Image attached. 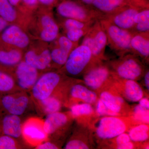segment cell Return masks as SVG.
I'll return each instance as SVG.
<instances>
[{
	"mask_svg": "<svg viewBox=\"0 0 149 149\" xmlns=\"http://www.w3.org/2000/svg\"><path fill=\"white\" fill-rule=\"evenodd\" d=\"M100 99L111 111L119 114L124 103L123 99L108 91H104L100 95Z\"/></svg>",
	"mask_w": 149,
	"mask_h": 149,
	"instance_id": "cell-22",
	"label": "cell"
},
{
	"mask_svg": "<svg viewBox=\"0 0 149 149\" xmlns=\"http://www.w3.org/2000/svg\"><path fill=\"white\" fill-rule=\"evenodd\" d=\"M92 59L90 48L83 45L77 46L71 51L68 58L64 64L65 70L71 75H78L88 69Z\"/></svg>",
	"mask_w": 149,
	"mask_h": 149,
	"instance_id": "cell-5",
	"label": "cell"
},
{
	"mask_svg": "<svg viewBox=\"0 0 149 149\" xmlns=\"http://www.w3.org/2000/svg\"><path fill=\"white\" fill-rule=\"evenodd\" d=\"M130 140L134 142H143L149 138V126L147 124H141L132 128L129 133Z\"/></svg>",
	"mask_w": 149,
	"mask_h": 149,
	"instance_id": "cell-23",
	"label": "cell"
},
{
	"mask_svg": "<svg viewBox=\"0 0 149 149\" xmlns=\"http://www.w3.org/2000/svg\"><path fill=\"white\" fill-rule=\"evenodd\" d=\"M111 74L107 67L100 63L95 64L87 69L84 76V83L91 89L97 90L108 79Z\"/></svg>",
	"mask_w": 149,
	"mask_h": 149,
	"instance_id": "cell-9",
	"label": "cell"
},
{
	"mask_svg": "<svg viewBox=\"0 0 149 149\" xmlns=\"http://www.w3.org/2000/svg\"><path fill=\"white\" fill-rule=\"evenodd\" d=\"M133 117L136 121L147 124L148 123L149 109L141 107L139 104L136 106L133 110Z\"/></svg>",
	"mask_w": 149,
	"mask_h": 149,
	"instance_id": "cell-31",
	"label": "cell"
},
{
	"mask_svg": "<svg viewBox=\"0 0 149 149\" xmlns=\"http://www.w3.org/2000/svg\"><path fill=\"white\" fill-rule=\"evenodd\" d=\"M143 8L130 4L105 15L103 18L108 19L118 27L130 31L134 25V18L136 14Z\"/></svg>",
	"mask_w": 149,
	"mask_h": 149,
	"instance_id": "cell-8",
	"label": "cell"
},
{
	"mask_svg": "<svg viewBox=\"0 0 149 149\" xmlns=\"http://www.w3.org/2000/svg\"><path fill=\"white\" fill-rule=\"evenodd\" d=\"M35 149H57L56 145L50 142H46L37 145Z\"/></svg>",
	"mask_w": 149,
	"mask_h": 149,
	"instance_id": "cell-38",
	"label": "cell"
},
{
	"mask_svg": "<svg viewBox=\"0 0 149 149\" xmlns=\"http://www.w3.org/2000/svg\"><path fill=\"white\" fill-rule=\"evenodd\" d=\"M96 110L98 114L101 116H118V113L111 111L109 109L104 103L99 99L97 102Z\"/></svg>",
	"mask_w": 149,
	"mask_h": 149,
	"instance_id": "cell-34",
	"label": "cell"
},
{
	"mask_svg": "<svg viewBox=\"0 0 149 149\" xmlns=\"http://www.w3.org/2000/svg\"><path fill=\"white\" fill-rule=\"evenodd\" d=\"M15 86L13 78L6 73L0 71V92L8 93Z\"/></svg>",
	"mask_w": 149,
	"mask_h": 149,
	"instance_id": "cell-29",
	"label": "cell"
},
{
	"mask_svg": "<svg viewBox=\"0 0 149 149\" xmlns=\"http://www.w3.org/2000/svg\"><path fill=\"white\" fill-rule=\"evenodd\" d=\"M95 22H85L74 19L67 18L64 21V27L66 31L72 29H83L91 27L95 23Z\"/></svg>",
	"mask_w": 149,
	"mask_h": 149,
	"instance_id": "cell-30",
	"label": "cell"
},
{
	"mask_svg": "<svg viewBox=\"0 0 149 149\" xmlns=\"http://www.w3.org/2000/svg\"><path fill=\"white\" fill-rule=\"evenodd\" d=\"M91 27L83 29H72L67 30L66 37L74 44H77L80 38L84 37L89 31Z\"/></svg>",
	"mask_w": 149,
	"mask_h": 149,
	"instance_id": "cell-32",
	"label": "cell"
},
{
	"mask_svg": "<svg viewBox=\"0 0 149 149\" xmlns=\"http://www.w3.org/2000/svg\"><path fill=\"white\" fill-rule=\"evenodd\" d=\"M149 22V8L141 10L134 18V25L138 23Z\"/></svg>",
	"mask_w": 149,
	"mask_h": 149,
	"instance_id": "cell-35",
	"label": "cell"
},
{
	"mask_svg": "<svg viewBox=\"0 0 149 149\" xmlns=\"http://www.w3.org/2000/svg\"><path fill=\"white\" fill-rule=\"evenodd\" d=\"M2 39L5 42L19 48L26 47L29 43L28 36L16 25L6 29L2 35Z\"/></svg>",
	"mask_w": 149,
	"mask_h": 149,
	"instance_id": "cell-12",
	"label": "cell"
},
{
	"mask_svg": "<svg viewBox=\"0 0 149 149\" xmlns=\"http://www.w3.org/2000/svg\"><path fill=\"white\" fill-rule=\"evenodd\" d=\"M130 4H131V0H95L90 7L100 13L104 17Z\"/></svg>",
	"mask_w": 149,
	"mask_h": 149,
	"instance_id": "cell-15",
	"label": "cell"
},
{
	"mask_svg": "<svg viewBox=\"0 0 149 149\" xmlns=\"http://www.w3.org/2000/svg\"><path fill=\"white\" fill-rule=\"evenodd\" d=\"M41 3L46 6H51L55 3L58 0H38Z\"/></svg>",
	"mask_w": 149,
	"mask_h": 149,
	"instance_id": "cell-41",
	"label": "cell"
},
{
	"mask_svg": "<svg viewBox=\"0 0 149 149\" xmlns=\"http://www.w3.org/2000/svg\"><path fill=\"white\" fill-rule=\"evenodd\" d=\"M116 75L125 80H136L143 75L144 66L134 55L126 54L112 63Z\"/></svg>",
	"mask_w": 149,
	"mask_h": 149,
	"instance_id": "cell-4",
	"label": "cell"
},
{
	"mask_svg": "<svg viewBox=\"0 0 149 149\" xmlns=\"http://www.w3.org/2000/svg\"><path fill=\"white\" fill-rule=\"evenodd\" d=\"M79 2H77L80 3L81 4L86 6L87 7H90L93 3L95 0H78Z\"/></svg>",
	"mask_w": 149,
	"mask_h": 149,
	"instance_id": "cell-42",
	"label": "cell"
},
{
	"mask_svg": "<svg viewBox=\"0 0 149 149\" xmlns=\"http://www.w3.org/2000/svg\"><path fill=\"white\" fill-rule=\"evenodd\" d=\"M144 80H145V85L148 91H149V71H147L145 74L144 77Z\"/></svg>",
	"mask_w": 149,
	"mask_h": 149,
	"instance_id": "cell-43",
	"label": "cell"
},
{
	"mask_svg": "<svg viewBox=\"0 0 149 149\" xmlns=\"http://www.w3.org/2000/svg\"><path fill=\"white\" fill-rule=\"evenodd\" d=\"M57 12L63 17L85 22L96 21L103 17L100 13L90 7L69 0L63 1L60 3L58 6Z\"/></svg>",
	"mask_w": 149,
	"mask_h": 149,
	"instance_id": "cell-3",
	"label": "cell"
},
{
	"mask_svg": "<svg viewBox=\"0 0 149 149\" xmlns=\"http://www.w3.org/2000/svg\"><path fill=\"white\" fill-rule=\"evenodd\" d=\"M131 53L148 61L149 32L133 34L130 41Z\"/></svg>",
	"mask_w": 149,
	"mask_h": 149,
	"instance_id": "cell-13",
	"label": "cell"
},
{
	"mask_svg": "<svg viewBox=\"0 0 149 149\" xmlns=\"http://www.w3.org/2000/svg\"><path fill=\"white\" fill-rule=\"evenodd\" d=\"M70 95L73 98L79 99L85 103L92 104L97 101V96L93 91L81 85L72 86L70 91Z\"/></svg>",
	"mask_w": 149,
	"mask_h": 149,
	"instance_id": "cell-21",
	"label": "cell"
},
{
	"mask_svg": "<svg viewBox=\"0 0 149 149\" xmlns=\"http://www.w3.org/2000/svg\"><path fill=\"white\" fill-rule=\"evenodd\" d=\"M116 139V142L117 145L126 143L130 142V136L127 133H123L117 136Z\"/></svg>",
	"mask_w": 149,
	"mask_h": 149,
	"instance_id": "cell-37",
	"label": "cell"
},
{
	"mask_svg": "<svg viewBox=\"0 0 149 149\" xmlns=\"http://www.w3.org/2000/svg\"><path fill=\"white\" fill-rule=\"evenodd\" d=\"M124 80L123 93L125 97L130 102H139L144 96L142 88L136 80Z\"/></svg>",
	"mask_w": 149,
	"mask_h": 149,
	"instance_id": "cell-20",
	"label": "cell"
},
{
	"mask_svg": "<svg viewBox=\"0 0 149 149\" xmlns=\"http://www.w3.org/2000/svg\"><path fill=\"white\" fill-rule=\"evenodd\" d=\"M70 113L74 117L88 115L93 113V109L91 104L87 103L75 104L70 108Z\"/></svg>",
	"mask_w": 149,
	"mask_h": 149,
	"instance_id": "cell-28",
	"label": "cell"
},
{
	"mask_svg": "<svg viewBox=\"0 0 149 149\" xmlns=\"http://www.w3.org/2000/svg\"><path fill=\"white\" fill-rule=\"evenodd\" d=\"M22 0H8L9 2L12 6H16Z\"/></svg>",
	"mask_w": 149,
	"mask_h": 149,
	"instance_id": "cell-46",
	"label": "cell"
},
{
	"mask_svg": "<svg viewBox=\"0 0 149 149\" xmlns=\"http://www.w3.org/2000/svg\"><path fill=\"white\" fill-rule=\"evenodd\" d=\"M88 145L83 141L77 139H74L68 141L65 146V149H89Z\"/></svg>",
	"mask_w": 149,
	"mask_h": 149,
	"instance_id": "cell-36",
	"label": "cell"
},
{
	"mask_svg": "<svg viewBox=\"0 0 149 149\" xmlns=\"http://www.w3.org/2000/svg\"><path fill=\"white\" fill-rule=\"evenodd\" d=\"M61 80L59 74L55 72H47L37 79L31 88L33 97L38 101L52 96Z\"/></svg>",
	"mask_w": 149,
	"mask_h": 149,
	"instance_id": "cell-6",
	"label": "cell"
},
{
	"mask_svg": "<svg viewBox=\"0 0 149 149\" xmlns=\"http://www.w3.org/2000/svg\"><path fill=\"white\" fill-rule=\"evenodd\" d=\"M16 74L19 87L24 90L31 89L38 78L37 70L25 61L18 64Z\"/></svg>",
	"mask_w": 149,
	"mask_h": 149,
	"instance_id": "cell-10",
	"label": "cell"
},
{
	"mask_svg": "<svg viewBox=\"0 0 149 149\" xmlns=\"http://www.w3.org/2000/svg\"><path fill=\"white\" fill-rule=\"evenodd\" d=\"M8 0H0V16L7 22H12L16 18L15 10Z\"/></svg>",
	"mask_w": 149,
	"mask_h": 149,
	"instance_id": "cell-25",
	"label": "cell"
},
{
	"mask_svg": "<svg viewBox=\"0 0 149 149\" xmlns=\"http://www.w3.org/2000/svg\"><path fill=\"white\" fill-rule=\"evenodd\" d=\"M100 22L106 34L107 44L118 55L122 56L131 53L130 41L133 34L103 18Z\"/></svg>",
	"mask_w": 149,
	"mask_h": 149,
	"instance_id": "cell-1",
	"label": "cell"
},
{
	"mask_svg": "<svg viewBox=\"0 0 149 149\" xmlns=\"http://www.w3.org/2000/svg\"><path fill=\"white\" fill-rule=\"evenodd\" d=\"M26 5L33 6L37 4L38 0H22Z\"/></svg>",
	"mask_w": 149,
	"mask_h": 149,
	"instance_id": "cell-44",
	"label": "cell"
},
{
	"mask_svg": "<svg viewBox=\"0 0 149 149\" xmlns=\"http://www.w3.org/2000/svg\"><path fill=\"white\" fill-rule=\"evenodd\" d=\"M70 52L66 49L58 46V48L54 49L51 53L52 60L56 64L63 65L65 64Z\"/></svg>",
	"mask_w": 149,
	"mask_h": 149,
	"instance_id": "cell-27",
	"label": "cell"
},
{
	"mask_svg": "<svg viewBox=\"0 0 149 149\" xmlns=\"http://www.w3.org/2000/svg\"><path fill=\"white\" fill-rule=\"evenodd\" d=\"M22 135L27 141L32 143L42 142L47 135L45 132L43 125L37 121H27L22 127Z\"/></svg>",
	"mask_w": 149,
	"mask_h": 149,
	"instance_id": "cell-14",
	"label": "cell"
},
{
	"mask_svg": "<svg viewBox=\"0 0 149 149\" xmlns=\"http://www.w3.org/2000/svg\"><path fill=\"white\" fill-rule=\"evenodd\" d=\"M126 128V124L121 118L116 116H107L99 120L96 133L100 139H111L124 133Z\"/></svg>",
	"mask_w": 149,
	"mask_h": 149,
	"instance_id": "cell-7",
	"label": "cell"
},
{
	"mask_svg": "<svg viewBox=\"0 0 149 149\" xmlns=\"http://www.w3.org/2000/svg\"><path fill=\"white\" fill-rule=\"evenodd\" d=\"M17 148L15 139L6 135L0 136V149H16Z\"/></svg>",
	"mask_w": 149,
	"mask_h": 149,
	"instance_id": "cell-33",
	"label": "cell"
},
{
	"mask_svg": "<svg viewBox=\"0 0 149 149\" xmlns=\"http://www.w3.org/2000/svg\"><path fill=\"white\" fill-rule=\"evenodd\" d=\"M52 61L51 52L48 50L43 51L40 55L32 51L27 52L25 55V61L37 70L46 69Z\"/></svg>",
	"mask_w": 149,
	"mask_h": 149,
	"instance_id": "cell-18",
	"label": "cell"
},
{
	"mask_svg": "<svg viewBox=\"0 0 149 149\" xmlns=\"http://www.w3.org/2000/svg\"><path fill=\"white\" fill-rule=\"evenodd\" d=\"M67 116L59 111L47 114L43 124V128L46 134L51 135L67 123Z\"/></svg>",
	"mask_w": 149,
	"mask_h": 149,
	"instance_id": "cell-17",
	"label": "cell"
},
{
	"mask_svg": "<svg viewBox=\"0 0 149 149\" xmlns=\"http://www.w3.org/2000/svg\"><path fill=\"white\" fill-rule=\"evenodd\" d=\"M40 102L43 111L47 114L59 111L61 108L60 101L57 98L53 96H50Z\"/></svg>",
	"mask_w": 149,
	"mask_h": 149,
	"instance_id": "cell-26",
	"label": "cell"
},
{
	"mask_svg": "<svg viewBox=\"0 0 149 149\" xmlns=\"http://www.w3.org/2000/svg\"><path fill=\"white\" fill-rule=\"evenodd\" d=\"M7 25V21L0 17V32L4 29Z\"/></svg>",
	"mask_w": 149,
	"mask_h": 149,
	"instance_id": "cell-45",
	"label": "cell"
},
{
	"mask_svg": "<svg viewBox=\"0 0 149 149\" xmlns=\"http://www.w3.org/2000/svg\"><path fill=\"white\" fill-rule=\"evenodd\" d=\"M22 126L19 116L9 114L3 118L2 130L3 135L10 136L15 139L22 135Z\"/></svg>",
	"mask_w": 149,
	"mask_h": 149,
	"instance_id": "cell-16",
	"label": "cell"
},
{
	"mask_svg": "<svg viewBox=\"0 0 149 149\" xmlns=\"http://www.w3.org/2000/svg\"><path fill=\"white\" fill-rule=\"evenodd\" d=\"M81 45L87 46L91 49L92 59L90 66L100 63L102 60L104 58L107 39L100 20L95 22L91 26L84 36Z\"/></svg>",
	"mask_w": 149,
	"mask_h": 149,
	"instance_id": "cell-2",
	"label": "cell"
},
{
	"mask_svg": "<svg viewBox=\"0 0 149 149\" xmlns=\"http://www.w3.org/2000/svg\"><path fill=\"white\" fill-rule=\"evenodd\" d=\"M139 102V105L141 107L146 109H149V100L148 99L146 98H142L141 99Z\"/></svg>",
	"mask_w": 149,
	"mask_h": 149,
	"instance_id": "cell-40",
	"label": "cell"
},
{
	"mask_svg": "<svg viewBox=\"0 0 149 149\" xmlns=\"http://www.w3.org/2000/svg\"><path fill=\"white\" fill-rule=\"evenodd\" d=\"M134 148V145L130 141L126 143L117 145V149H132Z\"/></svg>",
	"mask_w": 149,
	"mask_h": 149,
	"instance_id": "cell-39",
	"label": "cell"
},
{
	"mask_svg": "<svg viewBox=\"0 0 149 149\" xmlns=\"http://www.w3.org/2000/svg\"><path fill=\"white\" fill-rule=\"evenodd\" d=\"M3 107L9 114L20 116L24 113L29 104V99L24 95H6L1 100Z\"/></svg>",
	"mask_w": 149,
	"mask_h": 149,
	"instance_id": "cell-11",
	"label": "cell"
},
{
	"mask_svg": "<svg viewBox=\"0 0 149 149\" xmlns=\"http://www.w3.org/2000/svg\"><path fill=\"white\" fill-rule=\"evenodd\" d=\"M41 22L43 27L41 33L42 40L47 42H52L55 40L59 32L58 26L55 22L49 16L43 17Z\"/></svg>",
	"mask_w": 149,
	"mask_h": 149,
	"instance_id": "cell-19",
	"label": "cell"
},
{
	"mask_svg": "<svg viewBox=\"0 0 149 149\" xmlns=\"http://www.w3.org/2000/svg\"><path fill=\"white\" fill-rule=\"evenodd\" d=\"M21 57V54L17 51H0V63L6 65H15L19 62Z\"/></svg>",
	"mask_w": 149,
	"mask_h": 149,
	"instance_id": "cell-24",
	"label": "cell"
}]
</instances>
